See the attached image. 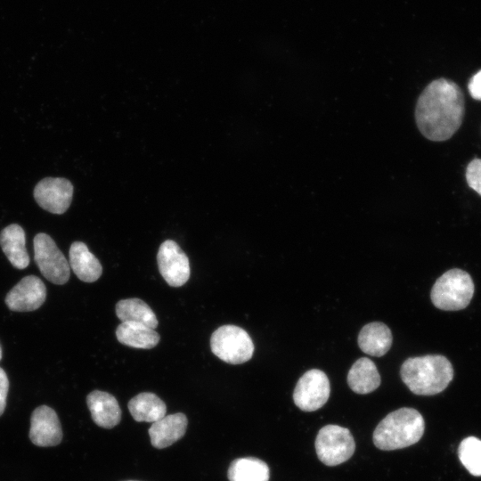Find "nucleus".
<instances>
[{
	"instance_id": "obj_22",
	"label": "nucleus",
	"mask_w": 481,
	"mask_h": 481,
	"mask_svg": "<svg viewBox=\"0 0 481 481\" xmlns=\"http://www.w3.org/2000/svg\"><path fill=\"white\" fill-rule=\"evenodd\" d=\"M115 311L121 322L141 323L154 330L159 325L154 312L140 298H133L119 300L116 305Z\"/></svg>"
},
{
	"instance_id": "obj_15",
	"label": "nucleus",
	"mask_w": 481,
	"mask_h": 481,
	"mask_svg": "<svg viewBox=\"0 0 481 481\" xmlns=\"http://www.w3.org/2000/svg\"><path fill=\"white\" fill-rule=\"evenodd\" d=\"M69 267L79 280L94 282L101 277L102 265L84 242H73L69 248Z\"/></svg>"
},
{
	"instance_id": "obj_19",
	"label": "nucleus",
	"mask_w": 481,
	"mask_h": 481,
	"mask_svg": "<svg viewBox=\"0 0 481 481\" xmlns=\"http://www.w3.org/2000/svg\"><path fill=\"white\" fill-rule=\"evenodd\" d=\"M116 337L123 345L143 349L153 348L160 339L154 329L136 322H121L116 329Z\"/></svg>"
},
{
	"instance_id": "obj_25",
	"label": "nucleus",
	"mask_w": 481,
	"mask_h": 481,
	"mask_svg": "<svg viewBox=\"0 0 481 481\" xmlns=\"http://www.w3.org/2000/svg\"><path fill=\"white\" fill-rule=\"evenodd\" d=\"M9 388V380L4 369L0 367V416L4 413L6 406V398Z\"/></svg>"
},
{
	"instance_id": "obj_28",
	"label": "nucleus",
	"mask_w": 481,
	"mask_h": 481,
	"mask_svg": "<svg viewBox=\"0 0 481 481\" xmlns=\"http://www.w3.org/2000/svg\"><path fill=\"white\" fill-rule=\"evenodd\" d=\"M127 481H135V480H127Z\"/></svg>"
},
{
	"instance_id": "obj_5",
	"label": "nucleus",
	"mask_w": 481,
	"mask_h": 481,
	"mask_svg": "<svg viewBox=\"0 0 481 481\" xmlns=\"http://www.w3.org/2000/svg\"><path fill=\"white\" fill-rule=\"evenodd\" d=\"M212 353L231 364H241L253 355L254 344L246 330L236 325H223L210 338Z\"/></svg>"
},
{
	"instance_id": "obj_23",
	"label": "nucleus",
	"mask_w": 481,
	"mask_h": 481,
	"mask_svg": "<svg viewBox=\"0 0 481 481\" xmlns=\"http://www.w3.org/2000/svg\"><path fill=\"white\" fill-rule=\"evenodd\" d=\"M462 465L474 476H481V440L474 436L463 439L458 448Z\"/></svg>"
},
{
	"instance_id": "obj_4",
	"label": "nucleus",
	"mask_w": 481,
	"mask_h": 481,
	"mask_svg": "<svg viewBox=\"0 0 481 481\" xmlns=\"http://www.w3.org/2000/svg\"><path fill=\"white\" fill-rule=\"evenodd\" d=\"M474 289L470 275L461 269L453 268L436 281L430 298L433 305L441 310H461L469 304Z\"/></svg>"
},
{
	"instance_id": "obj_1",
	"label": "nucleus",
	"mask_w": 481,
	"mask_h": 481,
	"mask_svg": "<svg viewBox=\"0 0 481 481\" xmlns=\"http://www.w3.org/2000/svg\"><path fill=\"white\" fill-rule=\"evenodd\" d=\"M464 117V97L460 86L445 78L429 83L418 98L415 120L428 140L442 142L460 128Z\"/></svg>"
},
{
	"instance_id": "obj_10",
	"label": "nucleus",
	"mask_w": 481,
	"mask_h": 481,
	"mask_svg": "<svg viewBox=\"0 0 481 481\" xmlns=\"http://www.w3.org/2000/svg\"><path fill=\"white\" fill-rule=\"evenodd\" d=\"M73 195V185L62 177L42 179L34 189V198L44 209L53 214H63L69 208Z\"/></svg>"
},
{
	"instance_id": "obj_12",
	"label": "nucleus",
	"mask_w": 481,
	"mask_h": 481,
	"mask_svg": "<svg viewBox=\"0 0 481 481\" xmlns=\"http://www.w3.org/2000/svg\"><path fill=\"white\" fill-rule=\"evenodd\" d=\"M29 438L42 447L54 446L62 439L59 418L52 408L41 405L34 410L30 419Z\"/></svg>"
},
{
	"instance_id": "obj_7",
	"label": "nucleus",
	"mask_w": 481,
	"mask_h": 481,
	"mask_svg": "<svg viewBox=\"0 0 481 481\" xmlns=\"http://www.w3.org/2000/svg\"><path fill=\"white\" fill-rule=\"evenodd\" d=\"M33 242L35 261L43 276L54 284H65L69 279L70 267L54 240L48 234L40 232Z\"/></svg>"
},
{
	"instance_id": "obj_8",
	"label": "nucleus",
	"mask_w": 481,
	"mask_h": 481,
	"mask_svg": "<svg viewBox=\"0 0 481 481\" xmlns=\"http://www.w3.org/2000/svg\"><path fill=\"white\" fill-rule=\"evenodd\" d=\"M330 381L321 370L305 372L297 382L293 392L295 404L304 412H314L322 407L330 396Z\"/></svg>"
},
{
	"instance_id": "obj_24",
	"label": "nucleus",
	"mask_w": 481,
	"mask_h": 481,
	"mask_svg": "<svg viewBox=\"0 0 481 481\" xmlns=\"http://www.w3.org/2000/svg\"><path fill=\"white\" fill-rule=\"evenodd\" d=\"M469 186L481 195V159H474L466 168Z\"/></svg>"
},
{
	"instance_id": "obj_16",
	"label": "nucleus",
	"mask_w": 481,
	"mask_h": 481,
	"mask_svg": "<svg viewBox=\"0 0 481 481\" xmlns=\"http://www.w3.org/2000/svg\"><path fill=\"white\" fill-rule=\"evenodd\" d=\"M1 248L10 261L17 269H24L29 264V257L26 249V235L23 228L17 224H12L0 232Z\"/></svg>"
},
{
	"instance_id": "obj_3",
	"label": "nucleus",
	"mask_w": 481,
	"mask_h": 481,
	"mask_svg": "<svg viewBox=\"0 0 481 481\" xmlns=\"http://www.w3.org/2000/svg\"><path fill=\"white\" fill-rule=\"evenodd\" d=\"M424 430L422 415L413 408L404 407L390 412L377 425L372 440L380 450H397L419 442Z\"/></svg>"
},
{
	"instance_id": "obj_20",
	"label": "nucleus",
	"mask_w": 481,
	"mask_h": 481,
	"mask_svg": "<svg viewBox=\"0 0 481 481\" xmlns=\"http://www.w3.org/2000/svg\"><path fill=\"white\" fill-rule=\"evenodd\" d=\"M128 410L135 420L138 422H155L166 416L167 406L155 394L143 392L128 402Z\"/></svg>"
},
{
	"instance_id": "obj_11",
	"label": "nucleus",
	"mask_w": 481,
	"mask_h": 481,
	"mask_svg": "<svg viewBox=\"0 0 481 481\" xmlns=\"http://www.w3.org/2000/svg\"><path fill=\"white\" fill-rule=\"evenodd\" d=\"M46 298V288L37 276L22 278L6 295L5 304L15 312H30L39 308Z\"/></svg>"
},
{
	"instance_id": "obj_27",
	"label": "nucleus",
	"mask_w": 481,
	"mask_h": 481,
	"mask_svg": "<svg viewBox=\"0 0 481 481\" xmlns=\"http://www.w3.org/2000/svg\"><path fill=\"white\" fill-rule=\"evenodd\" d=\"M2 358V348H1V346H0V360Z\"/></svg>"
},
{
	"instance_id": "obj_6",
	"label": "nucleus",
	"mask_w": 481,
	"mask_h": 481,
	"mask_svg": "<svg viewBox=\"0 0 481 481\" xmlns=\"http://www.w3.org/2000/svg\"><path fill=\"white\" fill-rule=\"evenodd\" d=\"M318 459L327 466H337L349 460L355 452V439L348 428L338 425H326L315 438Z\"/></svg>"
},
{
	"instance_id": "obj_18",
	"label": "nucleus",
	"mask_w": 481,
	"mask_h": 481,
	"mask_svg": "<svg viewBox=\"0 0 481 481\" xmlns=\"http://www.w3.org/2000/svg\"><path fill=\"white\" fill-rule=\"evenodd\" d=\"M347 384L356 394L365 395L377 389L380 376L375 363L367 357L356 360L347 374Z\"/></svg>"
},
{
	"instance_id": "obj_17",
	"label": "nucleus",
	"mask_w": 481,
	"mask_h": 481,
	"mask_svg": "<svg viewBox=\"0 0 481 481\" xmlns=\"http://www.w3.org/2000/svg\"><path fill=\"white\" fill-rule=\"evenodd\" d=\"M392 333L383 322H373L364 325L358 335L361 350L372 356H382L391 347Z\"/></svg>"
},
{
	"instance_id": "obj_26",
	"label": "nucleus",
	"mask_w": 481,
	"mask_h": 481,
	"mask_svg": "<svg viewBox=\"0 0 481 481\" xmlns=\"http://www.w3.org/2000/svg\"><path fill=\"white\" fill-rule=\"evenodd\" d=\"M468 88L473 99L481 101V69L470 78Z\"/></svg>"
},
{
	"instance_id": "obj_2",
	"label": "nucleus",
	"mask_w": 481,
	"mask_h": 481,
	"mask_svg": "<svg viewBox=\"0 0 481 481\" xmlns=\"http://www.w3.org/2000/svg\"><path fill=\"white\" fill-rule=\"evenodd\" d=\"M400 375L413 394L432 395L447 387L453 378V368L445 356L428 355L406 359Z\"/></svg>"
},
{
	"instance_id": "obj_13",
	"label": "nucleus",
	"mask_w": 481,
	"mask_h": 481,
	"mask_svg": "<svg viewBox=\"0 0 481 481\" xmlns=\"http://www.w3.org/2000/svg\"><path fill=\"white\" fill-rule=\"evenodd\" d=\"M187 424V417L182 412L164 416L149 428L151 444L157 449L170 446L184 436Z\"/></svg>"
},
{
	"instance_id": "obj_9",
	"label": "nucleus",
	"mask_w": 481,
	"mask_h": 481,
	"mask_svg": "<svg viewBox=\"0 0 481 481\" xmlns=\"http://www.w3.org/2000/svg\"><path fill=\"white\" fill-rule=\"evenodd\" d=\"M159 271L171 287H181L190 278V262L180 246L172 240L161 243L157 254Z\"/></svg>"
},
{
	"instance_id": "obj_21",
	"label": "nucleus",
	"mask_w": 481,
	"mask_h": 481,
	"mask_svg": "<svg viewBox=\"0 0 481 481\" xmlns=\"http://www.w3.org/2000/svg\"><path fill=\"white\" fill-rule=\"evenodd\" d=\"M229 481H269L268 465L256 457H243L233 460L227 471Z\"/></svg>"
},
{
	"instance_id": "obj_14",
	"label": "nucleus",
	"mask_w": 481,
	"mask_h": 481,
	"mask_svg": "<svg viewBox=\"0 0 481 481\" xmlns=\"http://www.w3.org/2000/svg\"><path fill=\"white\" fill-rule=\"evenodd\" d=\"M86 404L93 420L104 428H112L121 420V409L110 394L94 390L86 396Z\"/></svg>"
}]
</instances>
